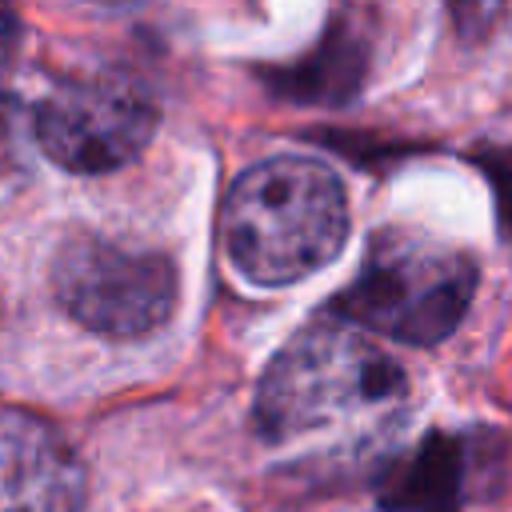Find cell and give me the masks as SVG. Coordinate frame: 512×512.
<instances>
[{
	"label": "cell",
	"instance_id": "cell-1",
	"mask_svg": "<svg viewBox=\"0 0 512 512\" xmlns=\"http://www.w3.org/2000/svg\"><path fill=\"white\" fill-rule=\"evenodd\" d=\"M404 400V368L384 348L344 324H320L268 364L256 392V428L280 448L356 444L384 432Z\"/></svg>",
	"mask_w": 512,
	"mask_h": 512
},
{
	"label": "cell",
	"instance_id": "cell-2",
	"mask_svg": "<svg viewBox=\"0 0 512 512\" xmlns=\"http://www.w3.org/2000/svg\"><path fill=\"white\" fill-rule=\"evenodd\" d=\"M348 236V200L332 168L272 156L236 176L224 200V244L252 284H292L324 268Z\"/></svg>",
	"mask_w": 512,
	"mask_h": 512
},
{
	"label": "cell",
	"instance_id": "cell-3",
	"mask_svg": "<svg viewBox=\"0 0 512 512\" xmlns=\"http://www.w3.org/2000/svg\"><path fill=\"white\" fill-rule=\"evenodd\" d=\"M476 288L468 252L420 232L388 228L372 240L360 272L332 304L344 320L404 344H440L460 320Z\"/></svg>",
	"mask_w": 512,
	"mask_h": 512
},
{
	"label": "cell",
	"instance_id": "cell-4",
	"mask_svg": "<svg viewBox=\"0 0 512 512\" xmlns=\"http://www.w3.org/2000/svg\"><path fill=\"white\" fill-rule=\"evenodd\" d=\"M52 288L72 320L112 340L144 336L176 308V268L168 256L100 236H72L56 252Z\"/></svg>",
	"mask_w": 512,
	"mask_h": 512
},
{
	"label": "cell",
	"instance_id": "cell-5",
	"mask_svg": "<svg viewBox=\"0 0 512 512\" xmlns=\"http://www.w3.org/2000/svg\"><path fill=\"white\" fill-rule=\"evenodd\" d=\"M32 132L60 168L96 176L148 148L156 132V104L124 76L68 80L36 104Z\"/></svg>",
	"mask_w": 512,
	"mask_h": 512
},
{
	"label": "cell",
	"instance_id": "cell-6",
	"mask_svg": "<svg viewBox=\"0 0 512 512\" xmlns=\"http://www.w3.org/2000/svg\"><path fill=\"white\" fill-rule=\"evenodd\" d=\"M84 468L32 412L0 408V512H80Z\"/></svg>",
	"mask_w": 512,
	"mask_h": 512
},
{
	"label": "cell",
	"instance_id": "cell-7",
	"mask_svg": "<svg viewBox=\"0 0 512 512\" xmlns=\"http://www.w3.org/2000/svg\"><path fill=\"white\" fill-rule=\"evenodd\" d=\"M460 476L464 460L456 440L424 436L412 456L396 460V468L380 484V504L388 512H460Z\"/></svg>",
	"mask_w": 512,
	"mask_h": 512
},
{
	"label": "cell",
	"instance_id": "cell-8",
	"mask_svg": "<svg viewBox=\"0 0 512 512\" xmlns=\"http://www.w3.org/2000/svg\"><path fill=\"white\" fill-rule=\"evenodd\" d=\"M368 68V48L364 40L340 20L328 28V36L292 68L272 72V88L292 96V100H348Z\"/></svg>",
	"mask_w": 512,
	"mask_h": 512
},
{
	"label": "cell",
	"instance_id": "cell-9",
	"mask_svg": "<svg viewBox=\"0 0 512 512\" xmlns=\"http://www.w3.org/2000/svg\"><path fill=\"white\" fill-rule=\"evenodd\" d=\"M452 12L464 36H484L500 16V0H452Z\"/></svg>",
	"mask_w": 512,
	"mask_h": 512
},
{
	"label": "cell",
	"instance_id": "cell-10",
	"mask_svg": "<svg viewBox=\"0 0 512 512\" xmlns=\"http://www.w3.org/2000/svg\"><path fill=\"white\" fill-rule=\"evenodd\" d=\"M16 156V104L12 96L0 92V172L12 164Z\"/></svg>",
	"mask_w": 512,
	"mask_h": 512
},
{
	"label": "cell",
	"instance_id": "cell-11",
	"mask_svg": "<svg viewBox=\"0 0 512 512\" xmlns=\"http://www.w3.org/2000/svg\"><path fill=\"white\" fill-rule=\"evenodd\" d=\"M492 184H496V192H500V212H504V220H508V228H512V156H496V164H492Z\"/></svg>",
	"mask_w": 512,
	"mask_h": 512
},
{
	"label": "cell",
	"instance_id": "cell-12",
	"mask_svg": "<svg viewBox=\"0 0 512 512\" xmlns=\"http://www.w3.org/2000/svg\"><path fill=\"white\" fill-rule=\"evenodd\" d=\"M92 4H132V0H92Z\"/></svg>",
	"mask_w": 512,
	"mask_h": 512
}]
</instances>
